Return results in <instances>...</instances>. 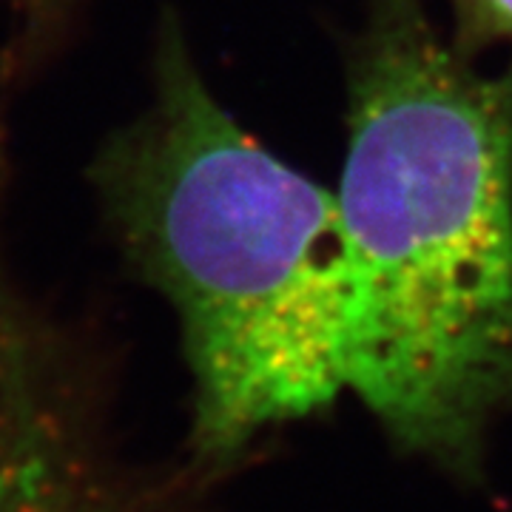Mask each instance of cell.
<instances>
[{
  "mask_svg": "<svg viewBox=\"0 0 512 512\" xmlns=\"http://www.w3.org/2000/svg\"><path fill=\"white\" fill-rule=\"evenodd\" d=\"M18 3L23 9H29L35 18H43V15H52L55 12L60 0H18Z\"/></svg>",
  "mask_w": 512,
  "mask_h": 512,
  "instance_id": "5",
  "label": "cell"
},
{
  "mask_svg": "<svg viewBox=\"0 0 512 512\" xmlns=\"http://www.w3.org/2000/svg\"><path fill=\"white\" fill-rule=\"evenodd\" d=\"M336 191L345 384L402 453L464 484L512 416V63L427 0H370Z\"/></svg>",
  "mask_w": 512,
  "mask_h": 512,
  "instance_id": "1",
  "label": "cell"
},
{
  "mask_svg": "<svg viewBox=\"0 0 512 512\" xmlns=\"http://www.w3.org/2000/svg\"><path fill=\"white\" fill-rule=\"evenodd\" d=\"M461 43L512 46V0H450Z\"/></svg>",
  "mask_w": 512,
  "mask_h": 512,
  "instance_id": "4",
  "label": "cell"
},
{
  "mask_svg": "<svg viewBox=\"0 0 512 512\" xmlns=\"http://www.w3.org/2000/svg\"><path fill=\"white\" fill-rule=\"evenodd\" d=\"M0 512H202L180 476L128 464L92 382L52 330L3 293Z\"/></svg>",
  "mask_w": 512,
  "mask_h": 512,
  "instance_id": "3",
  "label": "cell"
},
{
  "mask_svg": "<svg viewBox=\"0 0 512 512\" xmlns=\"http://www.w3.org/2000/svg\"><path fill=\"white\" fill-rule=\"evenodd\" d=\"M94 180L131 265L177 313L197 473L348 390L336 191L222 109L171 20L154 100L106 143Z\"/></svg>",
  "mask_w": 512,
  "mask_h": 512,
  "instance_id": "2",
  "label": "cell"
}]
</instances>
